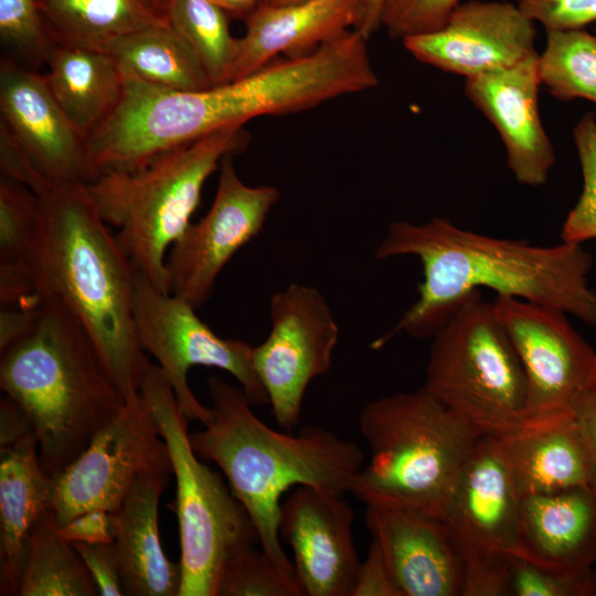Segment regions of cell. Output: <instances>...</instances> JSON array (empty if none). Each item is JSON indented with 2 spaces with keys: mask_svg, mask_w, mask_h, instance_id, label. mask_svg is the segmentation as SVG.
Returning <instances> with one entry per match:
<instances>
[{
  "mask_svg": "<svg viewBox=\"0 0 596 596\" xmlns=\"http://www.w3.org/2000/svg\"><path fill=\"white\" fill-rule=\"evenodd\" d=\"M405 255L416 256L423 266L418 297L395 327L373 342L375 349L400 332L433 337L450 313L481 288L596 326V291L588 285L593 258L582 244L532 245L433 217L422 224L396 221L389 226L375 256Z\"/></svg>",
  "mask_w": 596,
  "mask_h": 596,
  "instance_id": "cell-1",
  "label": "cell"
},
{
  "mask_svg": "<svg viewBox=\"0 0 596 596\" xmlns=\"http://www.w3.org/2000/svg\"><path fill=\"white\" fill-rule=\"evenodd\" d=\"M39 199L30 259L36 292L85 330L127 402L140 394L150 363L135 331L136 269L86 185L54 188Z\"/></svg>",
  "mask_w": 596,
  "mask_h": 596,
  "instance_id": "cell-2",
  "label": "cell"
},
{
  "mask_svg": "<svg viewBox=\"0 0 596 596\" xmlns=\"http://www.w3.org/2000/svg\"><path fill=\"white\" fill-rule=\"evenodd\" d=\"M207 391L211 416L204 429L190 434L192 448L220 467L262 549L295 571L279 540L281 496L295 486L350 492L363 467V451L319 426H306L296 435L268 427L254 414L244 391L217 376L209 377Z\"/></svg>",
  "mask_w": 596,
  "mask_h": 596,
  "instance_id": "cell-3",
  "label": "cell"
},
{
  "mask_svg": "<svg viewBox=\"0 0 596 596\" xmlns=\"http://www.w3.org/2000/svg\"><path fill=\"white\" fill-rule=\"evenodd\" d=\"M0 387L30 419L53 478L125 403L88 334L53 300H43L32 332L1 353Z\"/></svg>",
  "mask_w": 596,
  "mask_h": 596,
  "instance_id": "cell-4",
  "label": "cell"
},
{
  "mask_svg": "<svg viewBox=\"0 0 596 596\" xmlns=\"http://www.w3.org/2000/svg\"><path fill=\"white\" fill-rule=\"evenodd\" d=\"M359 428L371 459L350 492L443 520L458 473L480 437L424 386L365 405Z\"/></svg>",
  "mask_w": 596,
  "mask_h": 596,
  "instance_id": "cell-5",
  "label": "cell"
},
{
  "mask_svg": "<svg viewBox=\"0 0 596 596\" xmlns=\"http://www.w3.org/2000/svg\"><path fill=\"white\" fill-rule=\"evenodd\" d=\"M249 142L231 126L160 153L131 171L102 172L86 185L97 212L137 272L169 292L166 259L201 201L203 185L226 155ZM170 294V292H169Z\"/></svg>",
  "mask_w": 596,
  "mask_h": 596,
  "instance_id": "cell-6",
  "label": "cell"
},
{
  "mask_svg": "<svg viewBox=\"0 0 596 596\" xmlns=\"http://www.w3.org/2000/svg\"><path fill=\"white\" fill-rule=\"evenodd\" d=\"M424 387L480 436L529 421L521 362L492 302L471 292L432 337Z\"/></svg>",
  "mask_w": 596,
  "mask_h": 596,
  "instance_id": "cell-7",
  "label": "cell"
},
{
  "mask_svg": "<svg viewBox=\"0 0 596 596\" xmlns=\"http://www.w3.org/2000/svg\"><path fill=\"white\" fill-rule=\"evenodd\" d=\"M140 394L168 446L177 481L171 509L178 518L181 551L178 596H215L223 564L258 540L256 529L221 476L195 454L189 419L157 364L149 363Z\"/></svg>",
  "mask_w": 596,
  "mask_h": 596,
  "instance_id": "cell-8",
  "label": "cell"
},
{
  "mask_svg": "<svg viewBox=\"0 0 596 596\" xmlns=\"http://www.w3.org/2000/svg\"><path fill=\"white\" fill-rule=\"evenodd\" d=\"M521 497L498 437L480 436L450 492L443 520L465 562L462 596H508Z\"/></svg>",
  "mask_w": 596,
  "mask_h": 596,
  "instance_id": "cell-9",
  "label": "cell"
},
{
  "mask_svg": "<svg viewBox=\"0 0 596 596\" xmlns=\"http://www.w3.org/2000/svg\"><path fill=\"white\" fill-rule=\"evenodd\" d=\"M195 310L182 298L159 290L136 270V337L143 352L157 360L182 413L202 424L211 416L210 407L200 403L188 384V371L194 365L228 372L253 405L269 404L253 364L254 347L246 341L219 337Z\"/></svg>",
  "mask_w": 596,
  "mask_h": 596,
  "instance_id": "cell-10",
  "label": "cell"
},
{
  "mask_svg": "<svg viewBox=\"0 0 596 596\" xmlns=\"http://www.w3.org/2000/svg\"><path fill=\"white\" fill-rule=\"evenodd\" d=\"M172 471L168 446L139 394L54 477L56 522L62 528L88 511L115 512L141 476Z\"/></svg>",
  "mask_w": 596,
  "mask_h": 596,
  "instance_id": "cell-11",
  "label": "cell"
},
{
  "mask_svg": "<svg viewBox=\"0 0 596 596\" xmlns=\"http://www.w3.org/2000/svg\"><path fill=\"white\" fill-rule=\"evenodd\" d=\"M269 317V334L253 348V364L277 424L292 432L309 384L331 369L339 327L323 295L300 284L273 295Z\"/></svg>",
  "mask_w": 596,
  "mask_h": 596,
  "instance_id": "cell-12",
  "label": "cell"
},
{
  "mask_svg": "<svg viewBox=\"0 0 596 596\" xmlns=\"http://www.w3.org/2000/svg\"><path fill=\"white\" fill-rule=\"evenodd\" d=\"M233 156L226 155L221 161L209 212L188 226L167 255L169 292L194 309L211 297L219 274L233 255L260 233L279 199L274 187L245 184Z\"/></svg>",
  "mask_w": 596,
  "mask_h": 596,
  "instance_id": "cell-13",
  "label": "cell"
},
{
  "mask_svg": "<svg viewBox=\"0 0 596 596\" xmlns=\"http://www.w3.org/2000/svg\"><path fill=\"white\" fill-rule=\"evenodd\" d=\"M521 362L529 421L568 414L596 371V352L567 315L510 296L492 302Z\"/></svg>",
  "mask_w": 596,
  "mask_h": 596,
  "instance_id": "cell-14",
  "label": "cell"
},
{
  "mask_svg": "<svg viewBox=\"0 0 596 596\" xmlns=\"http://www.w3.org/2000/svg\"><path fill=\"white\" fill-rule=\"evenodd\" d=\"M0 123L50 190L97 179L86 139L58 106L40 71L0 58Z\"/></svg>",
  "mask_w": 596,
  "mask_h": 596,
  "instance_id": "cell-15",
  "label": "cell"
},
{
  "mask_svg": "<svg viewBox=\"0 0 596 596\" xmlns=\"http://www.w3.org/2000/svg\"><path fill=\"white\" fill-rule=\"evenodd\" d=\"M344 494L299 486L281 503L279 534L294 553L305 595L353 596L360 560Z\"/></svg>",
  "mask_w": 596,
  "mask_h": 596,
  "instance_id": "cell-16",
  "label": "cell"
},
{
  "mask_svg": "<svg viewBox=\"0 0 596 596\" xmlns=\"http://www.w3.org/2000/svg\"><path fill=\"white\" fill-rule=\"evenodd\" d=\"M535 28L510 2L459 4L445 25L403 40L423 63L470 78L511 67L535 53Z\"/></svg>",
  "mask_w": 596,
  "mask_h": 596,
  "instance_id": "cell-17",
  "label": "cell"
},
{
  "mask_svg": "<svg viewBox=\"0 0 596 596\" xmlns=\"http://www.w3.org/2000/svg\"><path fill=\"white\" fill-rule=\"evenodd\" d=\"M365 523L403 596H462L465 562L444 520L370 502Z\"/></svg>",
  "mask_w": 596,
  "mask_h": 596,
  "instance_id": "cell-18",
  "label": "cell"
},
{
  "mask_svg": "<svg viewBox=\"0 0 596 596\" xmlns=\"http://www.w3.org/2000/svg\"><path fill=\"white\" fill-rule=\"evenodd\" d=\"M539 54L520 63L466 78L465 94L496 127L508 167L525 185L544 184L555 163L539 113Z\"/></svg>",
  "mask_w": 596,
  "mask_h": 596,
  "instance_id": "cell-19",
  "label": "cell"
},
{
  "mask_svg": "<svg viewBox=\"0 0 596 596\" xmlns=\"http://www.w3.org/2000/svg\"><path fill=\"white\" fill-rule=\"evenodd\" d=\"M360 18L359 0H307L270 6L259 3L244 20L237 38L231 81L242 78L276 60L308 54L351 29Z\"/></svg>",
  "mask_w": 596,
  "mask_h": 596,
  "instance_id": "cell-20",
  "label": "cell"
},
{
  "mask_svg": "<svg viewBox=\"0 0 596 596\" xmlns=\"http://www.w3.org/2000/svg\"><path fill=\"white\" fill-rule=\"evenodd\" d=\"M512 554L562 568L596 563V487L521 498Z\"/></svg>",
  "mask_w": 596,
  "mask_h": 596,
  "instance_id": "cell-21",
  "label": "cell"
},
{
  "mask_svg": "<svg viewBox=\"0 0 596 596\" xmlns=\"http://www.w3.org/2000/svg\"><path fill=\"white\" fill-rule=\"evenodd\" d=\"M54 502V478L42 467L32 433L0 448V595L15 596L38 521Z\"/></svg>",
  "mask_w": 596,
  "mask_h": 596,
  "instance_id": "cell-22",
  "label": "cell"
},
{
  "mask_svg": "<svg viewBox=\"0 0 596 596\" xmlns=\"http://www.w3.org/2000/svg\"><path fill=\"white\" fill-rule=\"evenodd\" d=\"M498 438L521 498L594 486L592 453L571 413Z\"/></svg>",
  "mask_w": 596,
  "mask_h": 596,
  "instance_id": "cell-23",
  "label": "cell"
},
{
  "mask_svg": "<svg viewBox=\"0 0 596 596\" xmlns=\"http://www.w3.org/2000/svg\"><path fill=\"white\" fill-rule=\"evenodd\" d=\"M168 476H141L120 507L113 512L116 528L114 545L124 595H179L180 565L164 554L158 529L159 501L168 483Z\"/></svg>",
  "mask_w": 596,
  "mask_h": 596,
  "instance_id": "cell-24",
  "label": "cell"
},
{
  "mask_svg": "<svg viewBox=\"0 0 596 596\" xmlns=\"http://www.w3.org/2000/svg\"><path fill=\"white\" fill-rule=\"evenodd\" d=\"M45 65L52 95L87 139L121 99L124 82L118 63L102 50L55 44Z\"/></svg>",
  "mask_w": 596,
  "mask_h": 596,
  "instance_id": "cell-25",
  "label": "cell"
},
{
  "mask_svg": "<svg viewBox=\"0 0 596 596\" xmlns=\"http://www.w3.org/2000/svg\"><path fill=\"white\" fill-rule=\"evenodd\" d=\"M54 44L103 50L125 35L170 24V0H39Z\"/></svg>",
  "mask_w": 596,
  "mask_h": 596,
  "instance_id": "cell-26",
  "label": "cell"
},
{
  "mask_svg": "<svg viewBox=\"0 0 596 596\" xmlns=\"http://www.w3.org/2000/svg\"><path fill=\"white\" fill-rule=\"evenodd\" d=\"M120 70L173 91H202L214 86L192 46L172 28L141 30L107 44Z\"/></svg>",
  "mask_w": 596,
  "mask_h": 596,
  "instance_id": "cell-27",
  "label": "cell"
},
{
  "mask_svg": "<svg viewBox=\"0 0 596 596\" xmlns=\"http://www.w3.org/2000/svg\"><path fill=\"white\" fill-rule=\"evenodd\" d=\"M96 585L53 510L35 524L18 596H96Z\"/></svg>",
  "mask_w": 596,
  "mask_h": 596,
  "instance_id": "cell-28",
  "label": "cell"
},
{
  "mask_svg": "<svg viewBox=\"0 0 596 596\" xmlns=\"http://www.w3.org/2000/svg\"><path fill=\"white\" fill-rule=\"evenodd\" d=\"M170 24L192 46L213 85L230 82L237 38L212 0H170Z\"/></svg>",
  "mask_w": 596,
  "mask_h": 596,
  "instance_id": "cell-29",
  "label": "cell"
},
{
  "mask_svg": "<svg viewBox=\"0 0 596 596\" xmlns=\"http://www.w3.org/2000/svg\"><path fill=\"white\" fill-rule=\"evenodd\" d=\"M539 75L554 97L565 102L584 98L596 104V35L582 29L546 31Z\"/></svg>",
  "mask_w": 596,
  "mask_h": 596,
  "instance_id": "cell-30",
  "label": "cell"
},
{
  "mask_svg": "<svg viewBox=\"0 0 596 596\" xmlns=\"http://www.w3.org/2000/svg\"><path fill=\"white\" fill-rule=\"evenodd\" d=\"M294 570L277 563L263 549L245 546L223 564L215 596H302Z\"/></svg>",
  "mask_w": 596,
  "mask_h": 596,
  "instance_id": "cell-31",
  "label": "cell"
},
{
  "mask_svg": "<svg viewBox=\"0 0 596 596\" xmlns=\"http://www.w3.org/2000/svg\"><path fill=\"white\" fill-rule=\"evenodd\" d=\"M39 204L29 187L0 177V268H30Z\"/></svg>",
  "mask_w": 596,
  "mask_h": 596,
  "instance_id": "cell-32",
  "label": "cell"
},
{
  "mask_svg": "<svg viewBox=\"0 0 596 596\" xmlns=\"http://www.w3.org/2000/svg\"><path fill=\"white\" fill-rule=\"evenodd\" d=\"M0 41L6 56L40 71L55 45L44 25L39 0H0Z\"/></svg>",
  "mask_w": 596,
  "mask_h": 596,
  "instance_id": "cell-33",
  "label": "cell"
},
{
  "mask_svg": "<svg viewBox=\"0 0 596 596\" xmlns=\"http://www.w3.org/2000/svg\"><path fill=\"white\" fill-rule=\"evenodd\" d=\"M508 596H596V573L562 568L509 554Z\"/></svg>",
  "mask_w": 596,
  "mask_h": 596,
  "instance_id": "cell-34",
  "label": "cell"
},
{
  "mask_svg": "<svg viewBox=\"0 0 596 596\" xmlns=\"http://www.w3.org/2000/svg\"><path fill=\"white\" fill-rule=\"evenodd\" d=\"M574 141L583 174V190L578 201L564 221L561 238L582 244L596 238V118L584 115L574 128Z\"/></svg>",
  "mask_w": 596,
  "mask_h": 596,
  "instance_id": "cell-35",
  "label": "cell"
},
{
  "mask_svg": "<svg viewBox=\"0 0 596 596\" xmlns=\"http://www.w3.org/2000/svg\"><path fill=\"white\" fill-rule=\"evenodd\" d=\"M461 0H387L382 25L390 36H408L436 31L445 25Z\"/></svg>",
  "mask_w": 596,
  "mask_h": 596,
  "instance_id": "cell-36",
  "label": "cell"
},
{
  "mask_svg": "<svg viewBox=\"0 0 596 596\" xmlns=\"http://www.w3.org/2000/svg\"><path fill=\"white\" fill-rule=\"evenodd\" d=\"M518 7L546 31L581 30L596 21V0H519Z\"/></svg>",
  "mask_w": 596,
  "mask_h": 596,
  "instance_id": "cell-37",
  "label": "cell"
},
{
  "mask_svg": "<svg viewBox=\"0 0 596 596\" xmlns=\"http://www.w3.org/2000/svg\"><path fill=\"white\" fill-rule=\"evenodd\" d=\"M86 565L100 596H123L118 557L111 543H72Z\"/></svg>",
  "mask_w": 596,
  "mask_h": 596,
  "instance_id": "cell-38",
  "label": "cell"
},
{
  "mask_svg": "<svg viewBox=\"0 0 596 596\" xmlns=\"http://www.w3.org/2000/svg\"><path fill=\"white\" fill-rule=\"evenodd\" d=\"M0 169L1 175L29 187L38 196L50 191L35 170L30 158L18 145L7 127L0 123Z\"/></svg>",
  "mask_w": 596,
  "mask_h": 596,
  "instance_id": "cell-39",
  "label": "cell"
},
{
  "mask_svg": "<svg viewBox=\"0 0 596 596\" xmlns=\"http://www.w3.org/2000/svg\"><path fill=\"white\" fill-rule=\"evenodd\" d=\"M353 596H403L380 545L373 539L365 560L360 564Z\"/></svg>",
  "mask_w": 596,
  "mask_h": 596,
  "instance_id": "cell-40",
  "label": "cell"
},
{
  "mask_svg": "<svg viewBox=\"0 0 596 596\" xmlns=\"http://www.w3.org/2000/svg\"><path fill=\"white\" fill-rule=\"evenodd\" d=\"M60 530L71 543H111L116 535L114 514L105 510L82 513Z\"/></svg>",
  "mask_w": 596,
  "mask_h": 596,
  "instance_id": "cell-41",
  "label": "cell"
},
{
  "mask_svg": "<svg viewBox=\"0 0 596 596\" xmlns=\"http://www.w3.org/2000/svg\"><path fill=\"white\" fill-rule=\"evenodd\" d=\"M41 309L42 306L38 308H0L1 353L32 332L40 318Z\"/></svg>",
  "mask_w": 596,
  "mask_h": 596,
  "instance_id": "cell-42",
  "label": "cell"
},
{
  "mask_svg": "<svg viewBox=\"0 0 596 596\" xmlns=\"http://www.w3.org/2000/svg\"><path fill=\"white\" fill-rule=\"evenodd\" d=\"M570 413L579 426L592 453L596 487V371L576 397Z\"/></svg>",
  "mask_w": 596,
  "mask_h": 596,
  "instance_id": "cell-43",
  "label": "cell"
},
{
  "mask_svg": "<svg viewBox=\"0 0 596 596\" xmlns=\"http://www.w3.org/2000/svg\"><path fill=\"white\" fill-rule=\"evenodd\" d=\"M32 433L33 426L24 412L10 397L3 395L0 402V448L10 446Z\"/></svg>",
  "mask_w": 596,
  "mask_h": 596,
  "instance_id": "cell-44",
  "label": "cell"
},
{
  "mask_svg": "<svg viewBox=\"0 0 596 596\" xmlns=\"http://www.w3.org/2000/svg\"><path fill=\"white\" fill-rule=\"evenodd\" d=\"M386 1L359 0L360 18L354 30L364 39L369 40L382 25V15Z\"/></svg>",
  "mask_w": 596,
  "mask_h": 596,
  "instance_id": "cell-45",
  "label": "cell"
},
{
  "mask_svg": "<svg viewBox=\"0 0 596 596\" xmlns=\"http://www.w3.org/2000/svg\"><path fill=\"white\" fill-rule=\"evenodd\" d=\"M227 14L245 19L263 0H212Z\"/></svg>",
  "mask_w": 596,
  "mask_h": 596,
  "instance_id": "cell-46",
  "label": "cell"
},
{
  "mask_svg": "<svg viewBox=\"0 0 596 596\" xmlns=\"http://www.w3.org/2000/svg\"><path fill=\"white\" fill-rule=\"evenodd\" d=\"M307 0H263L260 3L270 4V6H283V4H291V3H298L304 2Z\"/></svg>",
  "mask_w": 596,
  "mask_h": 596,
  "instance_id": "cell-47",
  "label": "cell"
}]
</instances>
